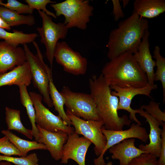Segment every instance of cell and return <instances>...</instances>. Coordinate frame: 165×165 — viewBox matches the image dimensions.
<instances>
[{"label":"cell","mask_w":165,"mask_h":165,"mask_svg":"<svg viewBox=\"0 0 165 165\" xmlns=\"http://www.w3.org/2000/svg\"></svg>","instance_id":"60d3db41"},{"label":"cell","mask_w":165,"mask_h":165,"mask_svg":"<svg viewBox=\"0 0 165 165\" xmlns=\"http://www.w3.org/2000/svg\"><path fill=\"white\" fill-rule=\"evenodd\" d=\"M42 19V24L36 30L40 37V41L46 47L47 58L52 69L55 50L58 40L66 38L68 29L62 23H55L50 16L44 11H38Z\"/></svg>","instance_id":"52a82bcc"},{"label":"cell","mask_w":165,"mask_h":165,"mask_svg":"<svg viewBox=\"0 0 165 165\" xmlns=\"http://www.w3.org/2000/svg\"><path fill=\"white\" fill-rule=\"evenodd\" d=\"M38 131L37 141L46 145L52 157L56 160L61 159L63 146L66 143L68 134L60 131L52 132L42 129L36 125Z\"/></svg>","instance_id":"2e32d148"},{"label":"cell","mask_w":165,"mask_h":165,"mask_svg":"<svg viewBox=\"0 0 165 165\" xmlns=\"http://www.w3.org/2000/svg\"><path fill=\"white\" fill-rule=\"evenodd\" d=\"M26 61L24 49L13 46L4 41L0 42V73L6 72Z\"/></svg>","instance_id":"9a60e30c"},{"label":"cell","mask_w":165,"mask_h":165,"mask_svg":"<svg viewBox=\"0 0 165 165\" xmlns=\"http://www.w3.org/2000/svg\"><path fill=\"white\" fill-rule=\"evenodd\" d=\"M0 17L10 27L22 25L31 26L35 24V18L33 15L20 14L1 6Z\"/></svg>","instance_id":"603a6c76"},{"label":"cell","mask_w":165,"mask_h":165,"mask_svg":"<svg viewBox=\"0 0 165 165\" xmlns=\"http://www.w3.org/2000/svg\"><path fill=\"white\" fill-rule=\"evenodd\" d=\"M38 36L36 33H25L21 31L16 30H13L12 32L6 31L0 28V39L15 46L20 45L27 44L32 42Z\"/></svg>","instance_id":"cb8c5ba5"},{"label":"cell","mask_w":165,"mask_h":165,"mask_svg":"<svg viewBox=\"0 0 165 165\" xmlns=\"http://www.w3.org/2000/svg\"><path fill=\"white\" fill-rule=\"evenodd\" d=\"M101 74L109 86L122 88H142L148 83L146 74L129 52L110 60L101 70Z\"/></svg>","instance_id":"3957f363"},{"label":"cell","mask_w":165,"mask_h":165,"mask_svg":"<svg viewBox=\"0 0 165 165\" xmlns=\"http://www.w3.org/2000/svg\"><path fill=\"white\" fill-rule=\"evenodd\" d=\"M37 51L34 55L27 44L23 45L26 61L30 67L31 80L34 86L39 91L43 100L49 108L53 107L50 95L49 79L52 76V69L44 62L43 57L38 45L35 41L33 42Z\"/></svg>","instance_id":"277c9868"},{"label":"cell","mask_w":165,"mask_h":165,"mask_svg":"<svg viewBox=\"0 0 165 165\" xmlns=\"http://www.w3.org/2000/svg\"><path fill=\"white\" fill-rule=\"evenodd\" d=\"M138 113L145 119L150 128V133L148 134L149 144L145 145L140 144L139 146V148L142 151L155 156L156 158L159 157L162 142L161 135L162 129L160 127V126L161 125L156 119L144 111L141 108H139Z\"/></svg>","instance_id":"e0dca14e"},{"label":"cell","mask_w":165,"mask_h":165,"mask_svg":"<svg viewBox=\"0 0 165 165\" xmlns=\"http://www.w3.org/2000/svg\"><path fill=\"white\" fill-rule=\"evenodd\" d=\"M148 27V20L133 10L129 17L120 22L118 27L111 31L106 45L108 58L111 60L126 52L135 53Z\"/></svg>","instance_id":"6da1fadb"},{"label":"cell","mask_w":165,"mask_h":165,"mask_svg":"<svg viewBox=\"0 0 165 165\" xmlns=\"http://www.w3.org/2000/svg\"><path fill=\"white\" fill-rule=\"evenodd\" d=\"M92 142L84 137H79L75 131L68 135L62 150L61 163L66 164L72 159L79 165H85V157L88 149Z\"/></svg>","instance_id":"4fadbf2b"},{"label":"cell","mask_w":165,"mask_h":165,"mask_svg":"<svg viewBox=\"0 0 165 165\" xmlns=\"http://www.w3.org/2000/svg\"><path fill=\"white\" fill-rule=\"evenodd\" d=\"M89 84L90 94L104 128L119 130H122L125 125L130 126L132 121L127 115L119 116V98L112 94L110 86L106 83L102 74L98 76L92 75L89 79Z\"/></svg>","instance_id":"7a4b0ae2"},{"label":"cell","mask_w":165,"mask_h":165,"mask_svg":"<svg viewBox=\"0 0 165 165\" xmlns=\"http://www.w3.org/2000/svg\"><path fill=\"white\" fill-rule=\"evenodd\" d=\"M0 28L10 30L11 28L0 17Z\"/></svg>","instance_id":"d590c367"},{"label":"cell","mask_w":165,"mask_h":165,"mask_svg":"<svg viewBox=\"0 0 165 165\" xmlns=\"http://www.w3.org/2000/svg\"><path fill=\"white\" fill-rule=\"evenodd\" d=\"M60 93L65 99L67 110L72 115L85 120L101 121L91 94L74 92L67 86Z\"/></svg>","instance_id":"8992f818"},{"label":"cell","mask_w":165,"mask_h":165,"mask_svg":"<svg viewBox=\"0 0 165 165\" xmlns=\"http://www.w3.org/2000/svg\"><path fill=\"white\" fill-rule=\"evenodd\" d=\"M110 87L111 90H114L111 92L112 94L119 98L118 110H123L127 111L130 114V119L141 125V122L136 116V113H139V109L134 110L130 106L132 99L138 95H145L152 98L150 94L153 90L157 88V85L156 84L152 86L148 83L146 86L142 88H122L115 86Z\"/></svg>","instance_id":"7c38bea8"},{"label":"cell","mask_w":165,"mask_h":165,"mask_svg":"<svg viewBox=\"0 0 165 165\" xmlns=\"http://www.w3.org/2000/svg\"><path fill=\"white\" fill-rule=\"evenodd\" d=\"M160 103L151 101L148 105H142L140 108L144 109L145 112L156 119L162 125L165 122V112H162L159 107Z\"/></svg>","instance_id":"f546056e"},{"label":"cell","mask_w":165,"mask_h":165,"mask_svg":"<svg viewBox=\"0 0 165 165\" xmlns=\"http://www.w3.org/2000/svg\"><path fill=\"white\" fill-rule=\"evenodd\" d=\"M113 6V14L114 19L116 21L124 16V14L122 9L119 0H112Z\"/></svg>","instance_id":"e575fe53"},{"label":"cell","mask_w":165,"mask_h":165,"mask_svg":"<svg viewBox=\"0 0 165 165\" xmlns=\"http://www.w3.org/2000/svg\"><path fill=\"white\" fill-rule=\"evenodd\" d=\"M54 58L63 66L64 70L74 75H83L87 71L88 61L79 52L74 50L67 43L58 42L55 50Z\"/></svg>","instance_id":"30bf717a"},{"label":"cell","mask_w":165,"mask_h":165,"mask_svg":"<svg viewBox=\"0 0 165 165\" xmlns=\"http://www.w3.org/2000/svg\"><path fill=\"white\" fill-rule=\"evenodd\" d=\"M19 89L20 98L21 103L25 107L32 126L33 136L37 142L38 138V131L35 123V112L34 106L28 93L27 86L22 85L18 86Z\"/></svg>","instance_id":"d4e9b609"},{"label":"cell","mask_w":165,"mask_h":165,"mask_svg":"<svg viewBox=\"0 0 165 165\" xmlns=\"http://www.w3.org/2000/svg\"><path fill=\"white\" fill-rule=\"evenodd\" d=\"M50 95L53 105L59 116L67 125L71 126L72 123L67 116L64 109L65 99L55 86L53 81L52 76L49 79Z\"/></svg>","instance_id":"484cf974"},{"label":"cell","mask_w":165,"mask_h":165,"mask_svg":"<svg viewBox=\"0 0 165 165\" xmlns=\"http://www.w3.org/2000/svg\"><path fill=\"white\" fill-rule=\"evenodd\" d=\"M130 0H123V7L125 8L127 5L128 4Z\"/></svg>","instance_id":"74e56055"},{"label":"cell","mask_w":165,"mask_h":165,"mask_svg":"<svg viewBox=\"0 0 165 165\" xmlns=\"http://www.w3.org/2000/svg\"><path fill=\"white\" fill-rule=\"evenodd\" d=\"M135 139L130 138L124 140L109 148L113 160H118L119 165H128L134 158L147 152L141 150L135 145Z\"/></svg>","instance_id":"ac0fdd59"},{"label":"cell","mask_w":165,"mask_h":165,"mask_svg":"<svg viewBox=\"0 0 165 165\" xmlns=\"http://www.w3.org/2000/svg\"><path fill=\"white\" fill-rule=\"evenodd\" d=\"M0 165H12L11 163L7 161H2L0 162Z\"/></svg>","instance_id":"8d00e7d4"},{"label":"cell","mask_w":165,"mask_h":165,"mask_svg":"<svg viewBox=\"0 0 165 165\" xmlns=\"http://www.w3.org/2000/svg\"><path fill=\"white\" fill-rule=\"evenodd\" d=\"M106 165H112V163L111 161H109L106 164Z\"/></svg>","instance_id":"f35d334b"},{"label":"cell","mask_w":165,"mask_h":165,"mask_svg":"<svg viewBox=\"0 0 165 165\" xmlns=\"http://www.w3.org/2000/svg\"><path fill=\"white\" fill-rule=\"evenodd\" d=\"M0 153L5 156L16 155L21 156L20 152L5 135L0 138Z\"/></svg>","instance_id":"4dcf8cb0"},{"label":"cell","mask_w":165,"mask_h":165,"mask_svg":"<svg viewBox=\"0 0 165 165\" xmlns=\"http://www.w3.org/2000/svg\"><path fill=\"white\" fill-rule=\"evenodd\" d=\"M50 6L55 11L57 17L64 16V23L68 29L76 27L82 30L86 29L94 9L88 0H66L51 4Z\"/></svg>","instance_id":"5b68a950"},{"label":"cell","mask_w":165,"mask_h":165,"mask_svg":"<svg viewBox=\"0 0 165 165\" xmlns=\"http://www.w3.org/2000/svg\"></svg>","instance_id":"ab89813d"},{"label":"cell","mask_w":165,"mask_h":165,"mask_svg":"<svg viewBox=\"0 0 165 165\" xmlns=\"http://www.w3.org/2000/svg\"><path fill=\"white\" fill-rule=\"evenodd\" d=\"M161 132L162 139L160 153L159 159L157 161V165H165V123L163 122Z\"/></svg>","instance_id":"836d02e7"},{"label":"cell","mask_w":165,"mask_h":165,"mask_svg":"<svg viewBox=\"0 0 165 165\" xmlns=\"http://www.w3.org/2000/svg\"><path fill=\"white\" fill-rule=\"evenodd\" d=\"M1 132L8 138L18 150L22 157L27 156L28 152L32 150H47V148L44 144L36 141H31L22 139L8 130H3Z\"/></svg>","instance_id":"44dd1931"},{"label":"cell","mask_w":165,"mask_h":165,"mask_svg":"<svg viewBox=\"0 0 165 165\" xmlns=\"http://www.w3.org/2000/svg\"><path fill=\"white\" fill-rule=\"evenodd\" d=\"M29 66L26 61L8 72L0 73V87L5 86L23 85L28 86L31 82Z\"/></svg>","instance_id":"d6986e66"},{"label":"cell","mask_w":165,"mask_h":165,"mask_svg":"<svg viewBox=\"0 0 165 165\" xmlns=\"http://www.w3.org/2000/svg\"><path fill=\"white\" fill-rule=\"evenodd\" d=\"M66 113L71 120L75 131L89 140L94 145L95 154L99 156L104 149L106 140L101 130L104 125L101 121L85 120L77 117L66 110Z\"/></svg>","instance_id":"9c48e42d"},{"label":"cell","mask_w":165,"mask_h":165,"mask_svg":"<svg viewBox=\"0 0 165 165\" xmlns=\"http://www.w3.org/2000/svg\"><path fill=\"white\" fill-rule=\"evenodd\" d=\"M157 161L155 156L145 153L133 159L128 165H157Z\"/></svg>","instance_id":"d6a6232c"},{"label":"cell","mask_w":165,"mask_h":165,"mask_svg":"<svg viewBox=\"0 0 165 165\" xmlns=\"http://www.w3.org/2000/svg\"><path fill=\"white\" fill-rule=\"evenodd\" d=\"M32 9H36L38 11L42 10L46 14L56 19L57 17L55 14L48 10L46 8V5L49 4L56 3L55 1L50 0H25L24 1Z\"/></svg>","instance_id":"1f68e13d"},{"label":"cell","mask_w":165,"mask_h":165,"mask_svg":"<svg viewBox=\"0 0 165 165\" xmlns=\"http://www.w3.org/2000/svg\"><path fill=\"white\" fill-rule=\"evenodd\" d=\"M5 120L8 130L16 131L30 139H32V130L26 128L23 125L21 120L20 110L6 107Z\"/></svg>","instance_id":"7402d4cb"},{"label":"cell","mask_w":165,"mask_h":165,"mask_svg":"<svg viewBox=\"0 0 165 165\" xmlns=\"http://www.w3.org/2000/svg\"><path fill=\"white\" fill-rule=\"evenodd\" d=\"M134 11L140 17L152 18L165 11L164 0H135L133 4Z\"/></svg>","instance_id":"ffe728a7"},{"label":"cell","mask_w":165,"mask_h":165,"mask_svg":"<svg viewBox=\"0 0 165 165\" xmlns=\"http://www.w3.org/2000/svg\"><path fill=\"white\" fill-rule=\"evenodd\" d=\"M153 56L156 60V70L154 73L155 81H160L163 89V103L165 101V58L160 53V48L155 46L153 51Z\"/></svg>","instance_id":"4316f807"},{"label":"cell","mask_w":165,"mask_h":165,"mask_svg":"<svg viewBox=\"0 0 165 165\" xmlns=\"http://www.w3.org/2000/svg\"><path fill=\"white\" fill-rule=\"evenodd\" d=\"M35 108L36 125L43 129L52 132L62 131L68 135L75 131L74 128L67 125L59 116H56L42 103V97L35 92L29 93Z\"/></svg>","instance_id":"ba28073f"},{"label":"cell","mask_w":165,"mask_h":165,"mask_svg":"<svg viewBox=\"0 0 165 165\" xmlns=\"http://www.w3.org/2000/svg\"><path fill=\"white\" fill-rule=\"evenodd\" d=\"M0 6L15 11L20 14L32 15L34 9L28 5L21 3L16 0H8L6 3L0 0Z\"/></svg>","instance_id":"f1b7e54d"},{"label":"cell","mask_w":165,"mask_h":165,"mask_svg":"<svg viewBox=\"0 0 165 165\" xmlns=\"http://www.w3.org/2000/svg\"><path fill=\"white\" fill-rule=\"evenodd\" d=\"M38 161L37 156L35 153L20 157L0 155V161H7L16 165H38Z\"/></svg>","instance_id":"83f0119b"},{"label":"cell","mask_w":165,"mask_h":165,"mask_svg":"<svg viewBox=\"0 0 165 165\" xmlns=\"http://www.w3.org/2000/svg\"><path fill=\"white\" fill-rule=\"evenodd\" d=\"M150 33L147 30L139 44L137 51L133 56L141 69L146 74L148 84L154 86V68L156 66V61L152 58L151 54L149 37Z\"/></svg>","instance_id":"5bb4252c"},{"label":"cell","mask_w":165,"mask_h":165,"mask_svg":"<svg viewBox=\"0 0 165 165\" xmlns=\"http://www.w3.org/2000/svg\"><path fill=\"white\" fill-rule=\"evenodd\" d=\"M101 130L105 136L106 144L101 154L94 160V165H106L104 159V155L106 151L113 146L123 141L130 138H136L142 142L146 143L148 139V134L145 128L141 125L132 124L128 129L113 130L105 129L103 126Z\"/></svg>","instance_id":"8fae6325"}]
</instances>
